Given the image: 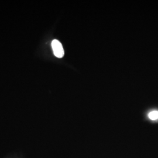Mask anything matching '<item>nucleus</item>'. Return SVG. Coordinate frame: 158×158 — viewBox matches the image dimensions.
<instances>
[{
  "label": "nucleus",
  "mask_w": 158,
  "mask_h": 158,
  "mask_svg": "<svg viewBox=\"0 0 158 158\" xmlns=\"http://www.w3.org/2000/svg\"><path fill=\"white\" fill-rule=\"evenodd\" d=\"M148 117L149 118L153 121H155L158 119V111L154 110L152 111H151L148 114Z\"/></svg>",
  "instance_id": "nucleus-2"
},
{
  "label": "nucleus",
  "mask_w": 158,
  "mask_h": 158,
  "mask_svg": "<svg viewBox=\"0 0 158 158\" xmlns=\"http://www.w3.org/2000/svg\"><path fill=\"white\" fill-rule=\"evenodd\" d=\"M52 48L55 56L62 58L64 54V49L62 44L57 40H54L52 42Z\"/></svg>",
  "instance_id": "nucleus-1"
}]
</instances>
